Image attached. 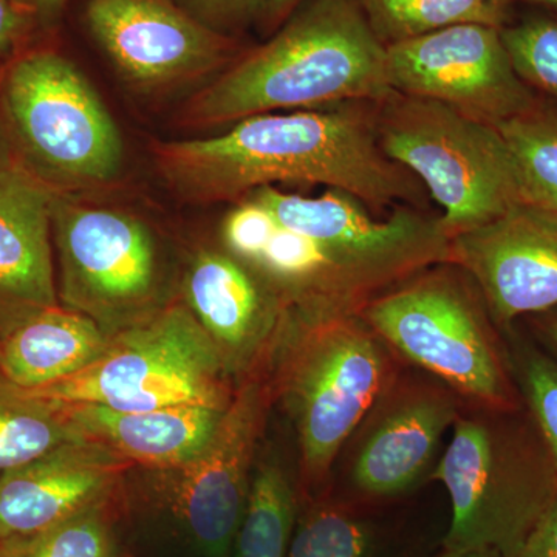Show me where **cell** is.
Wrapping results in <instances>:
<instances>
[{"label":"cell","instance_id":"obj_33","mask_svg":"<svg viewBox=\"0 0 557 557\" xmlns=\"http://www.w3.org/2000/svg\"><path fill=\"white\" fill-rule=\"evenodd\" d=\"M20 2L25 9L32 11L38 24L47 25L57 20L67 0H20Z\"/></svg>","mask_w":557,"mask_h":557},{"label":"cell","instance_id":"obj_18","mask_svg":"<svg viewBox=\"0 0 557 557\" xmlns=\"http://www.w3.org/2000/svg\"><path fill=\"white\" fill-rule=\"evenodd\" d=\"M249 199L269 209L278 225L333 247L418 249L437 252L449 262L450 236L442 219L399 207L384 222L370 219L358 200L339 190L319 197L282 193L273 186L252 190Z\"/></svg>","mask_w":557,"mask_h":557},{"label":"cell","instance_id":"obj_24","mask_svg":"<svg viewBox=\"0 0 557 557\" xmlns=\"http://www.w3.org/2000/svg\"><path fill=\"white\" fill-rule=\"evenodd\" d=\"M376 38L384 46L420 38L454 25L504 28L507 0H359Z\"/></svg>","mask_w":557,"mask_h":557},{"label":"cell","instance_id":"obj_39","mask_svg":"<svg viewBox=\"0 0 557 557\" xmlns=\"http://www.w3.org/2000/svg\"><path fill=\"white\" fill-rule=\"evenodd\" d=\"M123 557H126V556H123Z\"/></svg>","mask_w":557,"mask_h":557},{"label":"cell","instance_id":"obj_2","mask_svg":"<svg viewBox=\"0 0 557 557\" xmlns=\"http://www.w3.org/2000/svg\"><path fill=\"white\" fill-rule=\"evenodd\" d=\"M392 94L386 46L359 0H306L269 42L193 98L185 123L212 127L276 110L379 102Z\"/></svg>","mask_w":557,"mask_h":557},{"label":"cell","instance_id":"obj_22","mask_svg":"<svg viewBox=\"0 0 557 557\" xmlns=\"http://www.w3.org/2000/svg\"><path fill=\"white\" fill-rule=\"evenodd\" d=\"M78 438L86 437L69 405L16 386L0 372V475Z\"/></svg>","mask_w":557,"mask_h":557},{"label":"cell","instance_id":"obj_30","mask_svg":"<svg viewBox=\"0 0 557 557\" xmlns=\"http://www.w3.org/2000/svg\"><path fill=\"white\" fill-rule=\"evenodd\" d=\"M194 20L220 35L240 30L265 14L269 0H172Z\"/></svg>","mask_w":557,"mask_h":557},{"label":"cell","instance_id":"obj_37","mask_svg":"<svg viewBox=\"0 0 557 557\" xmlns=\"http://www.w3.org/2000/svg\"><path fill=\"white\" fill-rule=\"evenodd\" d=\"M16 164L9 138H7L2 123H0V177H2L5 172H9L11 168L16 166Z\"/></svg>","mask_w":557,"mask_h":557},{"label":"cell","instance_id":"obj_29","mask_svg":"<svg viewBox=\"0 0 557 557\" xmlns=\"http://www.w3.org/2000/svg\"><path fill=\"white\" fill-rule=\"evenodd\" d=\"M278 228L269 209L252 199L244 200L226 218L223 239L231 251L248 263H255Z\"/></svg>","mask_w":557,"mask_h":557},{"label":"cell","instance_id":"obj_34","mask_svg":"<svg viewBox=\"0 0 557 557\" xmlns=\"http://www.w3.org/2000/svg\"><path fill=\"white\" fill-rule=\"evenodd\" d=\"M306 0H269L265 16L270 25L276 27L292 16L293 11L299 9Z\"/></svg>","mask_w":557,"mask_h":557},{"label":"cell","instance_id":"obj_3","mask_svg":"<svg viewBox=\"0 0 557 557\" xmlns=\"http://www.w3.org/2000/svg\"><path fill=\"white\" fill-rule=\"evenodd\" d=\"M274 388L298 431L299 502L324 496L341 449L395 375L394 351L359 314L304 318L289 310Z\"/></svg>","mask_w":557,"mask_h":557},{"label":"cell","instance_id":"obj_19","mask_svg":"<svg viewBox=\"0 0 557 557\" xmlns=\"http://www.w3.org/2000/svg\"><path fill=\"white\" fill-rule=\"evenodd\" d=\"M69 409L83 437L102 443L132 465L160 472L185 467L199 456L226 410L200 405L137 412L97 405H69Z\"/></svg>","mask_w":557,"mask_h":557},{"label":"cell","instance_id":"obj_7","mask_svg":"<svg viewBox=\"0 0 557 557\" xmlns=\"http://www.w3.org/2000/svg\"><path fill=\"white\" fill-rule=\"evenodd\" d=\"M0 123L16 163L53 190L109 182L123 163L115 121L57 51L32 50L11 61L0 79Z\"/></svg>","mask_w":557,"mask_h":557},{"label":"cell","instance_id":"obj_20","mask_svg":"<svg viewBox=\"0 0 557 557\" xmlns=\"http://www.w3.org/2000/svg\"><path fill=\"white\" fill-rule=\"evenodd\" d=\"M110 338L86 314L51 307L0 339V372L24 388L51 386L94 364Z\"/></svg>","mask_w":557,"mask_h":557},{"label":"cell","instance_id":"obj_15","mask_svg":"<svg viewBox=\"0 0 557 557\" xmlns=\"http://www.w3.org/2000/svg\"><path fill=\"white\" fill-rule=\"evenodd\" d=\"M131 467L102 443L78 438L0 475V541L30 536L116 500Z\"/></svg>","mask_w":557,"mask_h":557},{"label":"cell","instance_id":"obj_10","mask_svg":"<svg viewBox=\"0 0 557 557\" xmlns=\"http://www.w3.org/2000/svg\"><path fill=\"white\" fill-rule=\"evenodd\" d=\"M51 234L60 262L58 298L109 335L156 313L159 256L149 230L112 209L84 208L54 194Z\"/></svg>","mask_w":557,"mask_h":557},{"label":"cell","instance_id":"obj_4","mask_svg":"<svg viewBox=\"0 0 557 557\" xmlns=\"http://www.w3.org/2000/svg\"><path fill=\"white\" fill-rule=\"evenodd\" d=\"M431 479L448 490L445 548L511 557L557 497V463L525 408L458 416Z\"/></svg>","mask_w":557,"mask_h":557},{"label":"cell","instance_id":"obj_27","mask_svg":"<svg viewBox=\"0 0 557 557\" xmlns=\"http://www.w3.org/2000/svg\"><path fill=\"white\" fill-rule=\"evenodd\" d=\"M505 347L520 401L557 463V359L518 336Z\"/></svg>","mask_w":557,"mask_h":557},{"label":"cell","instance_id":"obj_28","mask_svg":"<svg viewBox=\"0 0 557 557\" xmlns=\"http://www.w3.org/2000/svg\"><path fill=\"white\" fill-rule=\"evenodd\" d=\"M500 35L519 78L557 98V21L530 20Z\"/></svg>","mask_w":557,"mask_h":557},{"label":"cell","instance_id":"obj_5","mask_svg":"<svg viewBox=\"0 0 557 557\" xmlns=\"http://www.w3.org/2000/svg\"><path fill=\"white\" fill-rule=\"evenodd\" d=\"M359 317L387 347L426 370L475 409L516 410L522 401L479 288L440 263L370 300Z\"/></svg>","mask_w":557,"mask_h":557},{"label":"cell","instance_id":"obj_25","mask_svg":"<svg viewBox=\"0 0 557 557\" xmlns=\"http://www.w3.org/2000/svg\"><path fill=\"white\" fill-rule=\"evenodd\" d=\"M496 129L518 163L523 205L557 223V112L537 104Z\"/></svg>","mask_w":557,"mask_h":557},{"label":"cell","instance_id":"obj_23","mask_svg":"<svg viewBox=\"0 0 557 557\" xmlns=\"http://www.w3.org/2000/svg\"><path fill=\"white\" fill-rule=\"evenodd\" d=\"M299 493L276 457L256 465L244 518L230 557H287L296 520Z\"/></svg>","mask_w":557,"mask_h":557},{"label":"cell","instance_id":"obj_8","mask_svg":"<svg viewBox=\"0 0 557 557\" xmlns=\"http://www.w3.org/2000/svg\"><path fill=\"white\" fill-rule=\"evenodd\" d=\"M30 391L120 412L183 405L225 409L234 394L214 344L182 304L161 307L112 335L104 354L83 372Z\"/></svg>","mask_w":557,"mask_h":557},{"label":"cell","instance_id":"obj_12","mask_svg":"<svg viewBox=\"0 0 557 557\" xmlns=\"http://www.w3.org/2000/svg\"><path fill=\"white\" fill-rule=\"evenodd\" d=\"M449 263L468 274L497 327L557 309V223L518 205L450 239Z\"/></svg>","mask_w":557,"mask_h":557},{"label":"cell","instance_id":"obj_16","mask_svg":"<svg viewBox=\"0 0 557 557\" xmlns=\"http://www.w3.org/2000/svg\"><path fill=\"white\" fill-rule=\"evenodd\" d=\"M186 300L228 375L244 376L269 358L289 314L265 278L214 251L200 252L190 263Z\"/></svg>","mask_w":557,"mask_h":557},{"label":"cell","instance_id":"obj_36","mask_svg":"<svg viewBox=\"0 0 557 557\" xmlns=\"http://www.w3.org/2000/svg\"><path fill=\"white\" fill-rule=\"evenodd\" d=\"M431 557H502L494 549L487 548H445Z\"/></svg>","mask_w":557,"mask_h":557},{"label":"cell","instance_id":"obj_21","mask_svg":"<svg viewBox=\"0 0 557 557\" xmlns=\"http://www.w3.org/2000/svg\"><path fill=\"white\" fill-rule=\"evenodd\" d=\"M368 502L324 496L299 504L287 557H405Z\"/></svg>","mask_w":557,"mask_h":557},{"label":"cell","instance_id":"obj_13","mask_svg":"<svg viewBox=\"0 0 557 557\" xmlns=\"http://www.w3.org/2000/svg\"><path fill=\"white\" fill-rule=\"evenodd\" d=\"M446 386L395 380L364 420L350 465L357 498L381 504L431 479L446 429L460 416Z\"/></svg>","mask_w":557,"mask_h":557},{"label":"cell","instance_id":"obj_17","mask_svg":"<svg viewBox=\"0 0 557 557\" xmlns=\"http://www.w3.org/2000/svg\"><path fill=\"white\" fill-rule=\"evenodd\" d=\"M54 194L20 164L0 177V339L60 306L50 240Z\"/></svg>","mask_w":557,"mask_h":557},{"label":"cell","instance_id":"obj_38","mask_svg":"<svg viewBox=\"0 0 557 557\" xmlns=\"http://www.w3.org/2000/svg\"><path fill=\"white\" fill-rule=\"evenodd\" d=\"M509 5L515 2H527V3H536V5L548 7V9L557 10V0H507Z\"/></svg>","mask_w":557,"mask_h":557},{"label":"cell","instance_id":"obj_31","mask_svg":"<svg viewBox=\"0 0 557 557\" xmlns=\"http://www.w3.org/2000/svg\"><path fill=\"white\" fill-rule=\"evenodd\" d=\"M38 24L20 0H0V60L14 53Z\"/></svg>","mask_w":557,"mask_h":557},{"label":"cell","instance_id":"obj_11","mask_svg":"<svg viewBox=\"0 0 557 557\" xmlns=\"http://www.w3.org/2000/svg\"><path fill=\"white\" fill-rule=\"evenodd\" d=\"M482 24L454 25L386 47L392 90L437 101L496 127L539 102L519 78L500 35Z\"/></svg>","mask_w":557,"mask_h":557},{"label":"cell","instance_id":"obj_1","mask_svg":"<svg viewBox=\"0 0 557 557\" xmlns=\"http://www.w3.org/2000/svg\"><path fill=\"white\" fill-rule=\"evenodd\" d=\"M161 175L185 199L226 201L273 183L325 185L366 207L417 205L420 182L380 148L375 102L262 113L218 137L156 146Z\"/></svg>","mask_w":557,"mask_h":557},{"label":"cell","instance_id":"obj_9","mask_svg":"<svg viewBox=\"0 0 557 557\" xmlns=\"http://www.w3.org/2000/svg\"><path fill=\"white\" fill-rule=\"evenodd\" d=\"M271 357L245 373L218 429L185 467L159 474L150 507L170 518L197 557H230L244 518L252 461L273 398Z\"/></svg>","mask_w":557,"mask_h":557},{"label":"cell","instance_id":"obj_35","mask_svg":"<svg viewBox=\"0 0 557 557\" xmlns=\"http://www.w3.org/2000/svg\"><path fill=\"white\" fill-rule=\"evenodd\" d=\"M553 311V313L542 319L539 329H541L542 338H544L545 344H547L549 350L553 351V357L557 359V311Z\"/></svg>","mask_w":557,"mask_h":557},{"label":"cell","instance_id":"obj_14","mask_svg":"<svg viewBox=\"0 0 557 557\" xmlns=\"http://www.w3.org/2000/svg\"><path fill=\"white\" fill-rule=\"evenodd\" d=\"M87 22L124 78L160 89L230 60L228 36L194 20L172 0H91Z\"/></svg>","mask_w":557,"mask_h":557},{"label":"cell","instance_id":"obj_32","mask_svg":"<svg viewBox=\"0 0 557 557\" xmlns=\"http://www.w3.org/2000/svg\"><path fill=\"white\" fill-rule=\"evenodd\" d=\"M511 557H557V497Z\"/></svg>","mask_w":557,"mask_h":557},{"label":"cell","instance_id":"obj_26","mask_svg":"<svg viewBox=\"0 0 557 557\" xmlns=\"http://www.w3.org/2000/svg\"><path fill=\"white\" fill-rule=\"evenodd\" d=\"M116 500L30 536L0 541V557H123Z\"/></svg>","mask_w":557,"mask_h":557},{"label":"cell","instance_id":"obj_6","mask_svg":"<svg viewBox=\"0 0 557 557\" xmlns=\"http://www.w3.org/2000/svg\"><path fill=\"white\" fill-rule=\"evenodd\" d=\"M380 148L423 182L450 239L523 205L519 168L490 124L437 101L394 91L375 102Z\"/></svg>","mask_w":557,"mask_h":557}]
</instances>
